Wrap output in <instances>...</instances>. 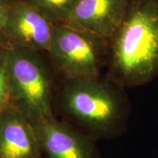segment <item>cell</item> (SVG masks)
<instances>
[{"mask_svg":"<svg viewBox=\"0 0 158 158\" xmlns=\"http://www.w3.org/2000/svg\"><path fill=\"white\" fill-rule=\"evenodd\" d=\"M108 40V79L126 89L157 78L158 0H130L123 19Z\"/></svg>","mask_w":158,"mask_h":158,"instance_id":"1","label":"cell"},{"mask_svg":"<svg viewBox=\"0 0 158 158\" xmlns=\"http://www.w3.org/2000/svg\"><path fill=\"white\" fill-rule=\"evenodd\" d=\"M124 89L106 77L62 80L60 110L75 127L98 139H114L127 131L131 106Z\"/></svg>","mask_w":158,"mask_h":158,"instance_id":"2","label":"cell"},{"mask_svg":"<svg viewBox=\"0 0 158 158\" xmlns=\"http://www.w3.org/2000/svg\"><path fill=\"white\" fill-rule=\"evenodd\" d=\"M45 54L9 46L1 58L8 76L10 103L32 123L54 115L55 71Z\"/></svg>","mask_w":158,"mask_h":158,"instance_id":"3","label":"cell"},{"mask_svg":"<svg viewBox=\"0 0 158 158\" xmlns=\"http://www.w3.org/2000/svg\"><path fill=\"white\" fill-rule=\"evenodd\" d=\"M108 40L64 23L55 26L46 55L62 80L96 78L106 68Z\"/></svg>","mask_w":158,"mask_h":158,"instance_id":"4","label":"cell"},{"mask_svg":"<svg viewBox=\"0 0 158 158\" xmlns=\"http://www.w3.org/2000/svg\"><path fill=\"white\" fill-rule=\"evenodd\" d=\"M40 147L48 158H100L97 140L51 116L33 122Z\"/></svg>","mask_w":158,"mask_h":158,"instance_id":"5","label":"cell"},{"mask_svg":"<svg viewBox=\"0 0 158 158\" xmlns=\"http://www.w3.org/2000/svg\"><path fill=\"white\" fill-rule=\"evenodd\" d=\"M55 26L21 0H11L8 15L1 33L10 46L46 53Z\"/></svg>","mask_w":158,"mask_h":158,"instance_id":"6","label":"cell"},{"mask_svg":"<svg viewBox=\"0 0 158 158\" xmlns=\"http://www.w3.org/2000/svg\"><path fill=\"white\" fill-rule=\"evenodd\" d=\"M32 122L10 103L0 112V158H42Z\"/></svg>","mask_w":158,"mask_h":158,"instance_id":"7","label":"cell"},{"mask_svg":"<svg viewBox=\"0 0 158 158\" xmlns=\"http://www.w3.org/2000/svg\"><path fill=\"white\" fill-rule=\"evenodd\" d=\"M130 0H78L62 23L108 39L123 19Z\"/></svg>","mask_w":158,"mask_h":158,"instance_id":"8","label":"cell"},{"mask_svg":"<svg viewBox=\"0 0 158 158\" xmlns=\"http://www.w3.org/2000/svg\"><path fill=\"white\" fill-rule=\"evenodd\" d=\"M54 24H60L70 15L78 0H21Z\"/></svg>","mask_w":158,"mask_h":158,"instance_id":"9","label":"cell"},{"mask_svg":"<svg viewBox=\"0 0 158 158\" xmlns=\"http://www.w3.org/2000/svg\"><path fill=\"white\" fill-rule=\"evenodd\" d=\"M0 101L10 102L8 76L1 59H0Z\"/></svg>","mask_w":158,"mask_h":158,"instance_id":"10","label":"cell"},{"mask_svg":"<svg viewBox=\"0 0 158 158\" xmlns=\"http://www.w3.org/2000/svg\"><path fill=\"white\" fill-rule=\"evenodd\" d=\"M10 4L11 0H0V31L7 20Z\"/></svg>","mask_w":158,"mask_h":158,"instance_id":"11","label":"cell"},{"mask_svg":"<svg viewBox=\"0 0 158 158\" xmlns=\"http://www.w3.org/2000/svg\"><path fill=\"white\" fill-rule=\"evenodd\" d=\"M10 45L7 44V43L6 42L5 39L4 38L3 35H2L1 31H0V59L2 58L4 53L5 52V51L7 50V48H8Z\"/></svg>","mask_w":158,"mask_h":158,"instance_id":"12","label":"cell"},{"mask_svg":"<svg viewBox=\"0 0 158 158\" xmlns=\"http://www.w3.org/2000/svg\"><path fill=\"white\" fill-rule=\"evenodd\" d=\"M10 102H1L0 101V112L4 108L7 107V106H8V104Z\"/></svg>","mask_w":158,"mask_h":158,"instance_id":"13","label":"cell"}]
</instances>
